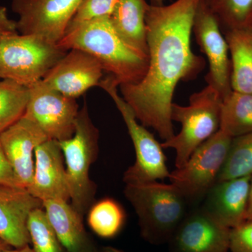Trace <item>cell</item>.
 <instances>
[{
  "label": "cell",
  "instance_id": "obj_1",
  "mask_svg": "<svg viewBox=\"0 0 252 252\" xmlns=\"http://www.w3.org/2000/svg\"><path fill=\"white\" fill-rule=\"evenodd\" d=\"M200 0H176L169 5L149 4L146 14L149 67L137 84L119 86L123 98L144 127L153 128L162 140L174 135L171 117L176 86L195 79L205 59L192 51L190 37Z\"/></svg>",
  "mask_w": 252,
  "mask_h": 252
},
{
  "label": "cell",
  "instance_id": "obj_2",
  "mask_svg": "<svg viewBox=\"0 0 252 252\" xmlns=\"http://www.w3.org/2000/svg\"><path fill=\"white\" fill-rule=\"evenodd\" d=\"M58 44L66 51L79 49L94 56L119 86L137 84L148 69L149 58L126 45L114 31L109 16L68 28Z\"/></svg>",
  "mask_w": 252,
  "mask_h": 252
},
{
  "label": "cell",
  "instance_id": "obj_3",
  "mask_svg": "<svg viewBox=\"0 0 252 252\" xmlns=\"http://www.w3.org/2000/svg\"><path fill=\"white\" fill-rule=\"evenodd\" d=\"M124 193L135 210L141 235L152 245L168 243L193 208L171 183L126 184Z\"/></svg>",
  "mask_w": 252,
  "mask_h": 252
},
{
  "label": "cell",
  "instance_id": "obj_4",
  "mask_svg": "<svg viewBox=\"0 0 252 252\" xmlns=\"http://www.w3.org/2000/svg\"><path fill=\"white\" fill-rule=\"evenodd\" d=\"M99 130L94 125L86 102L79 109L75 132L59 142L65 163L71 205L84 217L95 201L97 186L91 180V165L99 152Z\"/></svg>",
  "mask_w": 252,
  "mask_h": 252
},
{
  "label": "cell",
  "instance_id": "obj_5",
  "mask_svg": "<svg viewBox=\"0 0 252 252\" xmlns=\"http://www.w3.org/2000/svg\"><path fill=\"white\" fill-rule=\"evenodd\" d=\"M67 52L39 36L14 32L0 39V79L30 88Z\"/></svg>",
  "mask_w": 252,
  "mask_h": 252
},
{
  "label": "cell",
  "instance_id": "obj_6",
  "mask_svg": "<svg viewBox=\"0 0 252 252\" xmlns=\"http://www.w3.org/2000/svg\"><path fill=\"white\" fill-rule=\"evenodd\" d=\"M221 103L220 94L209 85L192 94L188 106L173 102L172 120L180 123L182 130L161 145L175 149L176 168L185 165L194 151L220 130Z\"/></svg>",
  "mask_w": 252,
  "mask_h": 252
},
{
  "label": "cell",
  "instance_id": "obj_7",
  "mask_svg": "<svg viewBox=\"0 0 252 252\" xmlns=\"http://www.w3.org/2000/svg\"><path fill=\"white\" fill-rule=\"evenodd\" d=\"M99 86L112 97L122 114L135 148V161L124 172V183H146L169 178L170 172L167 168L161 144L137 122L133 111L119 94V86L113 77L107 75L102 78Z\"/></svg>",
  "mask_w": 252,
  "mask_h": 252
},
{
  "label": "cell",
  "instance_id": "obj_8",
  "mask_svg": "<svg viewBox=\"0 0 252 252\" xmlns=\"http://www.w3.org/2000/svg\"><path fill=\"white\" fill-rule=\"evenodd\" d=\"M233 137L221 130L194 151L185 165L170 172L169 180L192 207L199 206L218 180Z\"/></svg>",
  "mask_w": 252,
  "mask_h": 252
},
{
  "label": "cell",
  "instance_id": "obj_9",
  "mask_svg": "<svg viewBox=\"0 0 252 252\" xmlns=\"http://www.w3.org/2000/svg\"><path fill=\"white\" fill-rule=\"evenodd\" d=\"M29 89V99L23 117L35 123L49 140L62 142L75 132L79 109L77 99L54 90L41 80Z\"/></svg>",
  "mask_w": 252,
  "mask_h": 252
},
{
  "label": "cell",
  "instance_id": "obj_10",
  "mask_svg": "<svg viewBox=\"0 0 252 252\" xmlns=\"http://www.w3.org/2000/svg\"><path fill=\"white\" fill-rule=\"evenodd\" d=\"M83 0H12L17 31L58 44Z\"/></svg>",
  "mask_w": 252,
  "mask_h": 252
},
{
  "label": "cell",
  "instance_id": "obj_11",
  "mask_svg": "<svg viewBox=\"0 0 252 252\" xmlns=\"http://www.w3.org/2000/svg\"><path fill=\"white\" fill-rule=\"evenodd\" d=\"M215 15L203 0H200L194 15L193 32L200 50L208 60L210 72L206 76L209 86L222 99L231 92V63L226 39Z\"/></svg>",
  "mask_w": 252,
  "mask_h": 252
},
{
  "label": "cell",
  "instance_id": "obj_12",
  "mask_svg": "<svg viewBox=\"0 0 252 252\" xmlns=\"http://www.w3.org/2000/svg\"><path fill=\"white\" fill-rule=\"evenodd\" d=\"M104 72L100 63L94 56L72 49L46 73L42 81L64 95L77 99L91 88L99 86Z\"/></svg>",
  "mask_w": 252,
  "mask_h": 252
},
{
  "label": "cell",
  "instance_id": "obj_13",
  "mask_svg": "<svg viewBox=\"0 0 252 252\" xmlns=\"http://www.w3.org/2000/svg\"><path fill=\"white\" fill-rule=\"evenodd\" d=\"M230 228L200 206L189 211L169 241L170 252H228Z\"/></svg>",
  "mask_w": 252,
  "mask_h": 252
},
{
  "label": "cell",
  "instance_id": "obj_14",
  "mask_svg": "<svg viewBox=\"0 0 252 252\" xmlns=\"http://www.w3.org/2000/svg\"><path fill=\"white\" fill-rule=\"evenodd\" d=\"M48 140L35 123L24 117L0 133L4 153L22 188L27 189L32 182L36 147Z\"/></svg>",
  "mask_w": 252,
  "mask_h": 252
},
{
  "label": "cell",
  "instance_id": "obj_15",
  "mask_svg": "<svg viewBox=\"0 0 252 252\" xmlns=\"http://www.w3.org/2000/svg\"><path fill=\"white\" fill-rule=\"evenodd\" d=\"M27 190L42 202L70 201L64 157L58 141L48 140L36 147L34 175Z\"/></svg>",
  "mask_w": 252,
  "mask_h": 252
},
{
  "label": "cell",
  "instance_id": "obj_16",
  "mask_svg": "<svg viewBox=\"0 0 252 252\" xmlns=\"http://www.w3.org/2000/svg\"><path fill=\"white\" fill-rule=\"evenodd\" d=\"M43 207V202L21 187L0 185V240L21 248L31 243L28 229L30 215Z\"/></svg>",
  "mask_w": 252,
  "mask_h": 252
},
{
  "label": "cell",
  "instance_id": "obj_17",
  "mask_svg": "<svg viewBox=\"0 0 252 252\" xmlns=\"http://www.w3.org/2000/svg\"><path fill=\"white\" fill-rule=\"evenodd\" d=\"M251 176L217 181L199 206L223 226H239L247 220Z\"/></svg>",
  "mask_w": 252,
  "mask_h": 252
},
{
  "label": "cell",
  "instance_id": "obj_18",
  "mask_svg": "<svg viewBox=\"0 0 252 252\" xmlns=\"http://www.w3.org/2000/svg\"><path fill=\"white\" fill-rule=\"evenodd\" d=\"M43 207L50 223L67 252H94L96 247L86 231L84 217L69 202L49 200Z\"/></svg>",
  "mask_w": 252,
  "mask_h": 252
},
{
  "label": "cell",
  "instance_id": "obj_19",
  "mask_svg": "<svg viewBox=\"0 0 252 252\" xmlns=\"http://www.w3.org/2000/svg\"><path fill=\"white\" fill-rule=\"evenodd\" d=\"M146 0H119L109 16L114 31L126 45L149 58Z\"/></svg>",
  "mask_w": 252,
  "mask_h": 252
},
{
  "label": "cell",
  "instance_id": "obj_20",
  "mask_svg": "<svg viewBox=\"0 0 252 252\" xmlns=\"http://www.w3.org/2000/svg\"><path fill=\"white\" fill-rule=\"evenodd\" d=\"M231 63L232 90L252 94V28L225 32Z\"/></svg>",
  "mask_w": 252,
  "mask_h": 252
},
{
  "label": "cell",
  "instance_id": "obj_21",
  "mask_svg": "<svg viewBox=\"0 0 252 252\" xmlns=\"http://www.w3.org/2000/svg\"><path fill=\"white\" fill-rule=\"evenodd\" d=\"M220 129L233 138L252 132V94L232 91L222 99Z\"/></svg>",
  "mask_w": 252,
  "mask_h": 252
},
{
  "label": "cell",
  "instance_id": "obj_22",
  "mask_svg": "<svg viewBox=\"0 0 252 252\" xmlns=\"http://www.w3.org/2000/svg\"><path fill=\"white\" fill-rule=\"evenodd\" d=\"M87 214L89 226L101 238H111L115 236L125 223L124 208L112 198H104L96 202Z\"/></svg>",
  "mask_w": 252,
  "mask_h": 252
},
{
  "label": "cell",
  "instance_id": "obj_23",
  "mask_svg": "<svg viewBox=\"0 0 252 252\" xmlns=\"http://www.w3.org/2000/svg\"><path fill=\"white\" fill-rule=\"evenodd\" d=\"M28 99V88L7 79L0 80V133L23 117Z\"/></svg>",
  "mask_w": 252,
  "mask_h": 252
},
{
  "label": "cell",
  "instance_id": "obj_24",
  "mask_svg": "<svg viewBox=\"0 0 252 252\" xmlns=\"http://www.w3.org/2000/svg\"><path fill=\"white\" fill-rule=\"evenodd\" d=\"M221 31L252 28V0H203Z\"/></svg>",
  "mask_w": 252,
  "mask_h": 252
},
{
  "label": "cell",
  "instance_id": "obj_25",
  "mask_svg": "<svg viewBox=\"0 0 252 252\" xmlns=\"http://www.w3.org/2000/svg\"><path fill=\"white\" fill-rule=\"evenodd\" d=\"M252 175V132L233 138L218 180Z\"/></svg>",
  "mask_w": 252,
  "mask_h": 252
},
{
  "label": "cell",
  "instance_id": "obj_26",
  "mask_svg": "<svg viewBox=\"0 0 252 252\" xmlns=\"http://www.w3.org/2000/svg\"><path fill=\"white\" fill-rule=\"evenodd\" d=\"M28 229L34 252H67L50 223L44 207L31 212Z\"/></svg>",
  "mask_w": 252,
  "mask_h": 252
},
{
  "label": "cell",
  "instance_id": "obj_27",
  "mask_svg": "<svg viewBox=\"0 0 252 252\" xmlns=\"http://www.w3.org/2000/svg\"><path fill=\"white\" fill-rule=\"evenodd\" d=\"M119 1V0H83L68 28L94 18L110 16Z\"/></svg>",
  "mask_w": 252,
  "mask_h": 252
},
{
  "label": "cell",
  "instance_id": "obj_28",
  "mask_svg": "<svg viewBox=\"0 0 252 252\" xmlns=\"http://www.w3.org/2000/svg\"><path fill=\"white\" fill-rule=\"evenodd\" d=\"M229 251L252 252V220L230 229Z\"/></svg>",
  "mask_w": 252,
  "mask_h": 252
},
{
  "label": "cell",
  "instance_id": "obj_29",
  "mask_svg": "<svg viewBox=\"0 0 252 252\" xmlns=\"http://www.w3.org/2000/svg\"><path fill=\"white\" fill-rule=\"evenodd\" d=\"M0 185L21 187L0 142ZM22 188V187H21Z\"/></svg>",
  "mask_w": 252,
  "mask_h": 252
},
{
  "label": "cell",
  "instance_id": "obj_30",
  "mask_svg": "<svg viewBox=\"0 0 252 252\" xmlns=\"http://www.w3.org/2000/svg\"><path fill=\"white\" fill-rule=\"evenodd\" d=\"M14 32H18L16 21L9 17L6 7L0 6V39Z\"/></svg>",
  "mask_w": 252,
  "mask_h": 252
},
{
  "label": "cell",
  "instance_id": "obj_31",
  "mask_svg": "<svg viewBox=\"0 0 252 252\" xmlns=\"http://www.w3.org/2000/svg\"><path fill=\"white\" fill-rule=\"evenodd\" d=\"M252 220V175L250 180V193H249V200L248 212H247V220Z\"/></svg>",
  "mask_w": 252,
  "mask_h": 252
},
{
  "label": "cell",
  "instance_id": "obj_32",
  "mask_svg": "<svg viewBox=\"0 0 252 252\" xmlns=\"http://www.w3.org/2000/svg\"><path fill=\"white\" fill-rule=\"evenodd\" d=\"M0 252H34L32 248L30 247V245L23 247L21 248H16L15 250H9V248L5 249V250H0Z\"/></svg>",
  "mask_w": 252,
  "mask_h": 252
},
{
  "label": "cell",
  "instance_id": "obj_33",
  "mask_svg": "<svg viewBox=\"0 0 252 252\" xmlns=\"http://www.w3.org/2000/svg\"><path fill=\"white\" fill-rule=\"evenodd\" d=\"M94 252H126L119 249L113 248V247L104 246L101 248H97Z\"/></svg>",
  "mask_w": 252,
  "mask_h": 252
},
{
  "label": "cell",
  "instance_id": "obj_34",
  "mask_svg": "<svg viewBox=\"0 0 252 252\" xmlns=\"http://www.w3.org/2000/svg\"><path fill=\"white\" fill-rule=\"evenodd\" d=\"M151 5H154V6H161L164 4V1L165 0H150Z\"/></svg>",
  "mask_w": 252,
  "mask_h": 252
},
{
  "label": "cell",
  "instance_id": "obj_35",
  "mask_svg": "<svg viewBox=\"0 0 252 252\" xmlns=\"http://www.w3.org/2000/svg\"><path fill=\"white\" fill-rule=\"evenodd\" d=\"M8 247H9V245H8L7 244L5 243L2 240H0V250L8 249Z\"/></svg>",
  "mask_w": 252,
  "mask_h": 252
}]
</instances>
